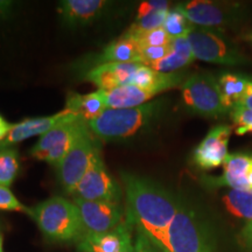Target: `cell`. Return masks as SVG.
Returning a JSON list of instances; mask_svg holds the SVG:
<instances>
[{
	"instance_id": "32",
	"label": "cell",
	"mask_w": 252,
	"mask_h": 252,
	"mask_svg": "<svg viewBox=\"0 0 252 252\" xmlns=\"http://www.w3.org/2000/svg\"><path fill=\"white\" fill-rule=\"evenodd\" d=\"M171 47L173 52L178 53L184 58L190 60V61H194V54L193 49H191L190 42H189L187 36L182 37H176V39H172L171 41Z\"/></svg>"
},
{
	"instance_id": "40",
	"label": "cell",
	"mask_w": 252,
	"mask_h": 252,
	"mask_svg": "<svg viewBox=\"0 0 252 252\" xmlns=\"http://www.w3.org/2000/svg\"><path fill=\"white\" fill-rule=\"evenodd\" d=\"M124 252H135V249L132 248V249H130V250H126V251H124Z\"/></svg>"
},
{
	"instance_id": "34",
	"label": "cell",
	"mask_w": 252,
	"mask_h": 252,
	"mask_svg": "<svg viewBox=\"0 0 252 252\" xmlns=\"http://www.w3.org/2000/svg\"><path fill=\"white\" fill-rule=\"evenodd\" d=\"M241 239L242 244L247 249L248 252H252V220H249L248 224L242 230Z\"/></svg>"
},
{
	"instance_id": "24",
	"label": "cell",
	"mask_w": 252,
	"mask_h": 252,
	"mask_svg": "<svg viewBox=\"0 0 252 252\" xmlns=\"http://www.w3.org/2000/svg\"><path fill=\"white\" fill-rule=\"evenodd\" d=\"M162 27L172 39L187 36L194 30V25L189 23L188 19L175 8L167 13Z\"/></svg>"
},
{
	"instance_id": "6",
	"label": "cell",
	"mask_w": 252,
	"mask_h": 252,
	"mask_svg": "<svg viewBox=\"0 0 252 252\" xmlns=\"http://www.w3.org/2000/svg\"><path fill=\"white\" fill-rule=\"evenodd\" d=\"M98 153V145L94 141L89 126L84 123L70 150L56 167L60 184L65 193L72 195Z\"/></svg>"
},
{
	"instance_id": "39",
	"label": "cell",
	"mask_w": 252,
	"mask_h": 252,
	"mask_svg": "<svg viewBox=\"0 0 252 252\" xmlns=\"http://www.w3.org/2000/svg\"><path fill=\"white\" fill-rule=\"evenodd\" d=\"M2 241H4V239H2V234L1 231H0V252H2Z\"/></svg>"
},
{
	"instance_id": "13",
	"label": "cell",
	"mask_w": 252,
	"mask_h": 252,
	"mask_svg": "<svg viewBox=\"0 0 252 252\" xmlns=\"http://www.w3.org/2000/svg\"><path fill=\"white\" fill-rule=\"evenodd\" d=\"M231 133L232 127L229 125L213 127L194 151L195 165L206 171L223 165L228 157V144Z\"/></svg>"
},
{
	"instance_id": "18",
	"label": "cell",
	"mask_w": 252,
	"mask_h": 252,
	"mask_svg": "<svg viewBox=\"0 0 252 252\" xmlns=\"http://www.w3.org/2000/svg\"><path fill=\"white\" fill-rule=\"evenodd\" d=\"M65 109L88 124L98 118L108 106L104 100L102 90H97L86 94L70 93L67 97Z\"/></svg>"
},
{
	"instance_id": "4",
	"label": "cell",
	"mask_w": 252,
	"mask_h": 252,
	"mask_svg": "<svg viewBox=\"0 0 252 252\" xmlns=\"http://www.w3.org/2000/svg\"><path fill=\"white\" fill-rule=\"evenodd\" d=\"M180 89L185 108L194 115L217 119L230 113L231 109L223 99L219 82L210 72H195L186 78Z\"/></svg>"
},
{
	"instance_id": "20",
	"label": "cell",
	"mask_w": 252,
	"mask_h": 252,
	"mask_svg": "<svg viewBox=\"0 0 252 252\" xmlns=\"http://www.w3.org/2000/svg\"><path fill=\"white\" fill-rule=\"evenodd\" d=\"M104 63H140V47L133 37L124 34L109 43L97 58V65Z\"/></svg>"
},
{
	"instance_id": "38",
	"label": "cell",
	"mask_w": 252,
	"mask_h": 252,
	"mask_svg": "<svg viewBox=\"0 0 252 252\" xmlns=\"http://www.w3.org/2000/svg\"><path fill=\"white\" fill-rule=\"evenodd\" d=\"M247 180H248V184H249V187L252 188V162L250 167H249L248 169V173H247Z\"/></svg>"
},
{
	"instance_id": "11",
	"label": "cell",
	"mask_w": 252,
	"mask_h": 252,
	"mask_svg": "<svg viewBox=\"0 0 252 252\" xmlns=\"http://www.w3.org/2000/svg\"><path fill=\"white\" fill-rule=\"evenodd\" d=\"M175 9L181 12L191 25L204 27L206 30L229 25L236 15L231 6L204 0L181 2Z\"/></svg>"
},
{
	"instance_id": "41",
	"label": "cell",
	"mask_w": 252,
	"mask_h": 252,
	"mask_svg": "<svg viewBox=\"0 0 252 252\" xmlns=\"http://www.w3.org/2000/svg\"><path fill=\"white\" fill-rule=\"evenodd\" d=\"M250 40H251V41H252V35H251V36H250Z\"/></svg>"
},
{
	"instance_id": "12",
	"label": "cell",
	"mask_w": 252,
	"mask_h": 252,
	"mask_svg": "<svg viewBox=\"0 0 252 252\" xmlns=\"http://www.w3.org/2000/svg\"><path fill=\"white\" fill-rule=\"evenodd\" d=\"M135 226L126 219L118 228L103 234L86 232L77 242L80 252H124L134 248L132 231Z\"/></svg>"
},
{
	"instance_id": "26",
	"label": "cell",
	"mask_w": 252,
	"mask_h": 252,
	"mask_svg": "<svg viewBox=\"0 0 252 252\" xmlns=\"http://www.w3.org/2000/svg\"><path fill=\"white\" fill-rule=\"evenodd\" d=\"M168 12L169 11H154L151 12V13L137 17L134 24L128 28V32L140 33V32H149L162 27Z\"/></svg>"
},
{
	"instance_id": "9",
	"label": "cell",
	"mask_w": 252,
	"mask_h": 252,
	"mask_svg": "<svg viewBox=\"0 0 252 252\" xmlns=\"http://www.w3.org/2000/svg\"><path fill=\"white\" fill-rule=\"evenodd\" d=\"M72 196L87 201L121 202L122 189L106 169L100 153L94 157L93 165L77 185Z\"/></svg>"
},
{
	"instance_id": "5",
	"label": "cell",
	"mask_w": 252,
	"mask_h": 252,
	"mask_svg": "<svg viewBox=\"0 0 252 252\" xmlns=\"http://www.w3.org/2000/svg\"><path fill=\"white\" fill-rule=\"evenodd\" d=\"M167 244L168 252H216L204 223L181 201L167 231Z\"/></svg>"
},
{
	"instance_id": "16",
	"label": "cell",
	"mask_w": 252,
	"mask_h": 252,
	"mask_svg": "<svg viewBox=\"0 0 252 252\" xmlns=\"http://www.w3.org/2000/svg\"><path fill=\"white\" fill-rule=\"evenodd\" d=\"M109 2L104 0H63L59 4L62 21L70 27H80L99 18Z\"/></svg>"
},
{
	"instance_id": "3",
	"label": "cell",
	"mask_w": 252,
	"mask_h": 252,
	"mask_svg": "<svg viewBox=\"0 0 252 252\" xmlns=\"http://www.w3.org/2000/svg\"><path fill=\"white\" fill-rule=\"evenodd\" d=\"M160 108L159 103L152 102L132 109H106L88 126L91 133L102 140H124L149 125Z\"/></svg>"
},
{
	"instance_id": "27",
	"label": "cell",
	"mask_w": 252,
	"mask_h": 252,
	"mask_svg": "<svg viewBox=\"0 0 252 252\" xmlns=\"http://www.w3.org/2000/svg\"><path fill=\"white\" fill-rule=\"evenodd\" d=\"M230 117L237 127L236 133L238 135L252 133V109L236 104L230 110Z\"/></svg>"
},
{
	"instance_id": "19",
	"label": "cell",
	"mask_w": 252,
	"mask_h": 252,
	"mask_svg": "<svg viewBox=\"0 0 252 252\" xmlns=\"http://www.w3.org/2000/svg\"><path fill=\"white\" fill-rule=\"evenodd\" d=\"M108 109H132L147 104L156 96L152 91L143 89L133 84H127L116 89L102 91Z\"/></svg>"
},
{
	"instance_id": "10",
	"label": "cell",
	"mask_w": 252,
	"mask_h": 252,
	"mask_svg": "<svg viewBox=\"0 0 252 252\" xmlns=\"http://www.w3.org/2000/svg\"><path fill=\"white\" fill-rule=\"evenodd\" d=\"M74 202L78 208L86 232L103 234L111 231L125 220L121 203L87 201L80 197H74Z\"/></svg>"
},
{
	"instance_id": "36",
	"label": "cell",
	"mask_w": 252,
	"mask_h": 252,
	"mask_svg": "<svg viewBox=\"0 0 252 252\" xmlns=\"http://www.w3.org/2000/svg\"><path fill=\"white\" fill-rule=\"evenodd\" d=\"M12 125L13 124H9L5 118L0 115V143L6 139V137L8 135L9 131H11Z\"/></svg>"
},
{
	"instance_id": "30",
	"label": "cell",
	"mask_w": 252,
	"mask_h": 252,
	"mask_svg": "<svg viewBox=\"0 0 252 252\" xmlns=\"http://www.w3.org/2000/svg\"><path fill=\"white\" fill-rule=\"evenodd\" d=\"M172 52L171 43L167 46H158V47H143L140 48V62L141 64L152 65L165 59L169 53Z\"/></svg>"
},
{
	"instance_id": "35",
	"label": "cell",
	"mask_w": 252,
	"mask_h": 252,
	"mask_svg": "<svg viewBox=\"0 0 252 252\" xmlns=\"http://www.w3.org/2000/svg\"><path fill=\"white\" fill-rule=\"evenodd\" d=\"M14 8V2L8 0H0V20L7 19L12 14Z\"/></svg>"
},
{
	"instance_id": "1",
	"label": "cell",
	"mask_w": 252,
	"mask_h": 252,
	"mask_svg": "<svg viewBox=\"0 0 252 252\" xmlns=\"http://www.w3.org/2000/svg\"><path fill=\"white\" fill-rule=\"evenodd\" d=\"M126 197L125 216L163 252H168L167 231L178 212L180 201L150 179L122 173Z\"/></svg>"
},
{
	"instance_id": "29",
	"label": "cell",
	"mask_w": 252,
	"mask_h": 252,
	"mask_svg": "<svg viewBox=\"0 0 252 252\" xmlns=\"http://www.w3.org/2000/svg\"><path fill=\"white\" fill-rule=\"evenodd\" d=\"M0 210L5 212H19L27 215L31 214V208H28L18 200V197L12 193L8 187L0 186Z\"/></svg>"
},
{
	"instance_id": "21",
	"label": "cell",
	"mask_w": 252,
	"mask_h": 252,
	"mask_svg": "<svg viewBox=\"0 0 252 252\" xmlns=\"http://www.w3.org/2000/svg\"><path fill=\"white\" fill-rule=\"evenodd\" d=\"M217 82H219L223 99H224L226 105L231 109L236 104L242 102L245 94H248L252 81L243 75L225 72V74L220 75Z\"/></svg>"
},
{
	"instance_id": "7",
	"label": "cell",
	"mask_w": 252,
	"mask_h": 252,
	"mask_svg": "<svg viewBox=\"0 0 252 252\" xmlns=\"http://www.w3.org/2000/svg\"><path fill=\"white\" fill-rule=\"evenodd\" d=\"M83 124V121L69 112L52 130L40 137L35 146L31 150V156L58 167L70 150Z\"/></svg>"
},
{
	"instance_id": "14",
	"label": "cell",
	"mask_w": 252,
	"mask_h": 252,
	"mask_svg": "<svg viewBox=\"0 0 252 252\" xmlns=\"http://www.w3.org/2000/svg\"><path fill=\"white\" fill-rule=\"evenodd\" d=\"M140 63H104L91 68L86 80L98 90L108 91L131 83Z\"/></svg>"
},
{
	"instance_id": "28",
	"label": "cell",
	"mask_w": 252,
	"mask_h": 252,
	"mask_svg": "<svg viewBox=\"0 0 252 252\" xmlns=\"http://www.w3.org/2000/svg\"><path fill=\"white\" fill-rule=\"evenodd\" d=\"M191 62L193 61L184 58V56L172 50L165 59L157 63H153L152 65H150V68H152L156 71L162 72V74H173V72H176L180 69L186 68Z\"/></svg>"
},
{
	"instance_id": "33",
	"label": "cell",
	"mask_w": 252,
	"mask_h": 252,
	"mask_svg": "<svg viewBox=\"0 0 252 252\" xmlns=\"http://www.w3.org/2000/svg\"><path fill=\"white\" fill-rule=\"evenodd\" d=\"M168 6L169 5L167 1H154V0H152V1H143L138 7L137 17L151 13V12L154 11H169Z\"/></svg>"
},
{
	"instance_id": "23",
	"label": "cell",
	"mask_w": 252,
	"mask_h": 252,
	"mask_svg": "<svg viewBox=\"0 0 252 252\" xmlns=\"http://www.w3.org/2000/svg\"><path fill=\"white\" fill-rule=\"evenodd\" d=\"M19 172L18 151L13 147L0 149V186L8 187Z\"/></svg>"
},
{
	"instance_id": "8",
	"label": "cell",
	"mask_w": 252,
	"mask_h": 252,
	"mask_svg": "<svg viewBox=\"0 0 252 252\" xmlns=\"http://www.w3.org/2000/svg\"><path fill=\"white\" fill-rule=\"evenodd\" d=\"M187 37L193 49L194 59L223 65H242L248 63V59L232 43L212 31L194 27Z\"/></svg>"
},
{
	"instance_id": "17",
	"label": "cell",
	"mask_w": 252,
	"mask_h": 252,
	"mask_svg": "<svg viewBox=\"0 0 252 252\" xmlns=\"http://www.w3.org/2000/svg\"><path fill=\"white\" fill-rule=\"evenodd\" d=\"M252 162V157L245 154H228L223 162L224 173L219 178H209L208 182L215 187L228 186L232 189H247L249 187L247 173Z\"/></svg>"
},
{
	"instance_id": "25",
	"label": "cell",
	"mask_w": 252,
	"mask_h": 252,
	"mask_svg": "<svg viewBox=\"0 0 252 252\" xmlns=\"http://www.w3.org/2000/svg\"><path fill=\"white\" fill-rule=\"evenodd\" d=\"M126 34L133 37L137 41L140 48L143 47H158L167 46L171 43L172 37L166 33L163 27L157 28L149 32H140V33H133V32H126Z\"/></svg>"
},
{
	"instance_id": "37",
	"label": "cell",
	"mask_w": 252,
	"mask_h": 252,
	"mask_svg": "<svg viewBox=\"0 0 252 252\" xmlns=\"http://www.w3.org/2000/svg\"><path fill=\"white\" fill-rule=\"evenodd\" d=\"M238 104H242V105L247 106V108L252 109V82L250 84V88H249V90H248V94H245V97L242 99V102Z\"/></svg>"
},
{
	"instance_id": "2",
	"label": "cell",
	"mask_w": 252,
	"mask_h": 252,
	"mask_svg": "<svg viewBox=\"0 0 252 252\" xmlns=\"http://www.w3.org/2000/svg\"><path fill=\"white\" fill-rule=\"evenodd\" d=\"M30 216L50 242H78L86 234L77 206L62 196H53L31 208Z\"/></svg>"
},
{
	"instance_id": "31",
	"label": "cell",
	"mask_w": 252,
	"mask_h": 252,
	"mask_svg": "<svg viewBox=\"0 0 252 252\" xmlns=\"http://www.w3.org/2000/svg\"><path fill=\"white\" fill-rule=\"evenodd\" d=\"M135 238H134V249L135 252H163L161 249L158 248L156 244L151 241L143 230L135 228Z\"/></svg>"
},
{
	"instance_id": "15",
	"label": "cell",
	"mask_w": 252,
	"mask_h": 252,
	"mask_svg": "<svg viewBox=\"0 0 252 252\" xmlns=\"http://www.w3.org/2000/svg\"><path fill=\"white\" fill-rule=\"evenodd\" d=\"M69 112H70L69 110L64 109L63 111H60L55 115L47 116V117L26 118L20 123L13 124L6 139L0 143V149L11 147L15 144L35 137V135L42 137L43 134L52 130L56 124H59Z\"/></svg>"
},
{
	"instance_id": "22",
	"label": "cell",
	"mask_w": 252,
	"mask_h": 252,
	"mask_svg": "<svg viewBox=\"0 0 252 252\" xmlns=\"http://www.w3.org/2000/svg\"><path fill=\"white\" fill-rule=\"evenodd\" d=\"M223 204L231 215L252 220V188L231 189L223 196Z\"/></svg>"
}]
</instances>
